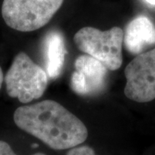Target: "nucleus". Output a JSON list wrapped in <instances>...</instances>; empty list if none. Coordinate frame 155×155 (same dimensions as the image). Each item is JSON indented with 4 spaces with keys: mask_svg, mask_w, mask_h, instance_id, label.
Returning a JSON list of instances; mask_svg holds the SVG:
<instances>
[{
    "mask_svg": "<svg viewBox=\"0 0 155 155\" xmlns=\"http://www.w3.org/2000/svg\"><path fill=\"white\" fill-rule=\"evenodd\" d=\"M17 127L54 150L70 149L88 137L84 122L61 104L44 100L17 108L14 116Z\"/></svg>",
    "mask_w": 155,
    "mask_h": 155,
    "instance_id": "1",
    "label": "nucleus"
},
{
    "mask_svg": "<svg viewBox=\"0 0 155 155\" xmlns=\"http://www.w3.org/2000/svg\"><path fill=\"white\" fill-rule=\"evenodd\" d=\"M6 91L22 104H28L44 94L48 74L24 52L15 56L5 77Z\"/></svg>",
    "mask_w": 155,
    "mask_h": 155,
    "instance_id": "2",
    "label": "nucleus"
},
{
    "mask_svg": "<svg viewBox=\"0 0 155 155\" xmlns=\"http://www.w3.org/2000/svg\"><path fill=\"white\" fill-rule=\"evenodd\" d=\"M123 37V30L119 27L105 31L84 27L75 34L73 40L80 51L99 61L109 71H116L122 67Z\"/></svg>",
    "mask_w": 155,
    "mask_h": 155,
    "instance_id": "3",
    "label": "nucleus"
},
{
    "mask_svg": "<svg viewBox=\"0 0 155 155\" xmlns=\"http://www.w3.org/2000/svg\"><path fill=\"white\" fill-rule=\"evenodd\" d=\"M64 0H4L2 17L17 31L30 32L42 28L55 15Z\"/></svg>",
    "mask_w": 155,
    "mask_h": 155,
    "instance_id": "4",
    "label": "nucleus"
},
{
    "mask_svg": "<svg viewBox=\"0 0 155 155\" xmlns=\"http://www.w3.org/2000/svg\"><path fill=\"white\" fill-rule=\"evenodd\" d=\"M127 84L124 94L137 103L155 99V48L143 52L125 68Z\"/></svg>",
    "mask_w": 155,
    "mask_h": 155,
    "instance_id": "5",
    "label": "nucleus"
},
{
    "mask_svg": "<svg viewBox=\"0 0 155 155\" xmlns=\"http://www.w3.org/2000/svg\"><path fill=\"white\" fill-rule=\"evenodd\" d=\"M75 70L71 77V88L80 96H94L105 86L109 69L88 54L80 55L74 62Z\"/></svg>",
    "mask_w": 155,
    "mask_h": 155,
    "instance_id": "6",
    "label": "nucleus"
},
{
    "mask_svg": "<svg viewBox=\"0 0 155 155\" xmlns=\"http://www.w3.org/2000/svg\"><path fill=\"white\" fill-rule=\"evenodd\" d=\"M123 42L133 54H140L150 46L155 45V26L148 17L140 16L127 24Z\"/></svg>",
    "mask_w": 155,
    "mask_h": 155,
    "instance_id": "7",
    "label": "nucleus"
},
{
    "mask_svg": "<svg viewBox=\"0 0 155 155\" xmlns=\"http://www.w3.org/2000/svg\"><path fill=\"white\" fill-rule=\"evenodd\" d=\"M43 49L47 74L51 78H56L61 72L67 54L62 34L57 30H52L47 34Z\"/></svg>",
    "mask_w": 155,
    "mask_h": 155,
    "instance_id": "8",
    "label": "nucleus"
},
{
    "mask_svg": "<svg viewBox=\"0 0 155 155\" xmlns=\"http://www.w3.org/2000/svg\"><path fill=\"white\" fill-rule=\"evenodd\" d=\"M66 155H96V153L91 147L77 146L70 148Z\"/></svg>",
    "mask_w": 155,
    "mask_h": 155,
    "instance_id": "9",
    "label": "nucleus"
},
{
    "mask_svg": "<svg viewBox=\"0 0 155 155\" xmlns=\"http://www.w3.org/2000/svg\"><path fill=\"white\" fill-rule=\"evenodd\" d=\"M0 155H17L11 149V146L4 140H0ZM32 155H46L41 153H36Z\"/></svg>",
    "mask_w": 155,
    "mask_h": 155,
    "instance_id": "10",
    "label": "nucleus"
},
{
    "mask_svg": "<svg viewBox=\"0 0 155 155\" xmlns=\"http://www.w3.org/2000/svg\"><path fill=\"white\" fill-rule=\"evenodd\" d=\"M4 73H3V71H2V68L0 67V90H1V87H2V84H3V81H4Z\"/></svg>",
    "mask_w": 155,
    "mask_h": 155,
    "instance_id": "11",
    "label": "nucleus"
},
{
    "mask_svg": "<svg viewBox=\"0 0 155 155\" xmlns=\"http://www.w3.org/2000/svg\"><path fill=\"white\" fill-rule=\"evenodd\" d=\"M147 3H148L150 5H155V0H145Z\"/></svg>",
    "mask_w": 155,
    "mask_h": 155,
    "instance_id": "12",
    "label": "nucleus"
}]
</instances>
